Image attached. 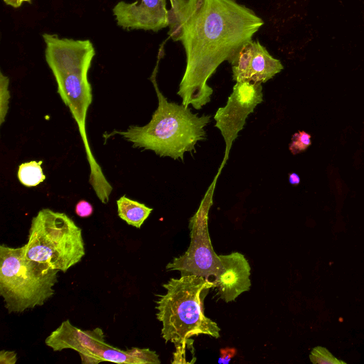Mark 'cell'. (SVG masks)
<instances>
[{"label":"cell","instance_id":"obj_1","mask_svg":"<svg viewBox=\"0 0 364 364\" xmlns=\"http://www.w3.org/2000/svg\"><path fill=\"white\" fill-rule=\"evenodd\" d=\"M263 24L252 9L236 0H205L186 23L181 40L186 56L177 92L182 105L200 109L208 103L213 92L208 79L223 62L230 63Z\"/></svg>","mask_w":364,"mask_h":364},{"label":"cell","instance_id":"obj_2","mask_svg":"<svg viewBox=\"0 0 364 364\" xmlns=\"http://www.w3.org/2000/svg\"><path fill=\"white\" fill-rule=\"evenodd\" d=\"M43 38L46 45V60L55 79L57 92L78 127L90 168V183L105 204L113 188L92 154L86 132L87 112L92 102L87 73L95 55L94 46L89 40L60 38L49 33H43Z\"/></svg>","mask_w":364,"mask_h":364},{"label":"cell","instance_id":"obj_3","mask_svg":"<svg viewBox=\"0 0 364 364\" xmlns=\"http://www.w3.org/2000/svg\"><path fill=\"white\" fill-rule=\"evenodd\" d=\"M151 80L158 97V107L150 122L143 126H130L125 131L107 135L122 136L133 147L151 150L160 156L184 160V153L196 151V145L205 139L204 127L210 116L193 114L188 107L170 102L160 92L155 75Z\"/></svg>","mask_w":364,"mask_h":364},{"label":"cell","instance_id":"obj_4","mask_svg":"<svg viewBox=\"0 0 364 364\" xmlns=\"http://www.w3.org/2000/svg\"><path fill=\"white\" fill-rule=\"evenodd\" d=\"M162 287L166 293L157 295L155 308L166 343L170 341L176 347L200 334L220 337V327L203 313V298L215 287L213 282L195 274L181 275Z\"/></svg>","mask_w":364,"mask_h":364},{"label":"cell","instance_id":"obj_5","mask_svg":"<svg viewBox=\"0 0 364 364\" xmlns=\"http://www.w3.org/2000/svg\"><path fill=\"white\" fill-rule=\"evenodd\" d=\"M59 270L28 258L23 246H0V295L9 314L43 305L54 294Z\"/></svg>","mask_w":364,"mask_h":364},{"label":"cell","instance_id":"obj_6","mask_svg":"<svg viewBox=\"0 0 364 364\" xmlns=\"http://www.w3.org/2000/svg\"><path fill=\"white\" fill-rule=\"evenodd\" d=\"M26 256L50 267L66 272L85 255L82 229L65 213L49 208L32 218Z\"/></svg>","mask_w":364,"mask_h":364},{"label":"cell","instance_id":"obj_7","mask_svg":"<svg viewBox=\"0 0 364 364\" xmlns=\"http://www.w3.org/2000/svg\"><path fill=\"white\" fill-rule=\"evenodd\" d=\"M216 180L214 179L197 213L190 220L191 243L187 251L174 257L166 265L167 270H178L181 275L195 274L207 279L211 276L215 277L219 271L221 261L211 245L208 228V213Z\"/></svg>","mask_w":364,"mask_h":364},{"label":"cell","instance_id":"obj_8","mask_svg":"<svg viewBox=\"0 0 364 364\" xmlns=\"http://www.w3.org/2000/svg\"><path fill=\"white\" fill-rule=\"evenodd\" d=\"M262 100V83L236 82L226 105L218 109L214 119L225 141V151L216 178L225 164L232 142L242 129L247 116Z\"/></svg>","mask_w":364,"mask_h":364},{"label":"cell","instance_id":"obj_9","mask_svg":"<svg viewBox=\"0 0 364 364\" xmlns=\"http://www.w3.org/2000/svg\"><path fill=\"white\" fill-rule=\"evenodd\" d=\"M45 343L54 351L73 349L77 351L83 364L102 362L101 353L109 346L105 341L103 331L100 328L82 331L66 319L45 340Z\"/></svg>","mask_w":364,"mask_h":364},{"label":"cell","instance_id":"obj_10","mask_svg":"<svg viewBox=\"0 0 364 364\" xmlns=\"http://www.w3.org/2000/svg\"><path fill=\"white\" fill-rule=\"evenodd\" d=\"M117 24L126 29L158 31L168 26L166 0L118 2L113 9Z\"/></svg>","mask_w":364,"mask_h":364},{"label":"cell","instance_id":"obj_11","mask_svg":"<svg viewBox=\"0 0 364 364\" xmlns=\"http://www.w3.org/2000/svg\"><path fill=\"white\" fill-rule=\"evenodd\" d=\"M221 267L213 283L217 294L226 303L234 301L242 293L250 290V266L245 256L237 252L219 255Z\"/></svg>","mask_w":364,"mask_h":364},{"label":"cell","instance_id":"obj_12","mask_svg":"<svg viewBox=\"0 0 364 364\" xmlns=\"http://www.w3.org/2000/svg\"><path fill=\"white\" fill-rule=\"evenodd\" d=\"M283 68L281 61L271 55L259 41H253L248 73L249 82H266Z\"/></svg>","mask_w":364,"mask_h":364},{"label":"cell","instance_id":"obj_13","mask_svg":"<svg viewBox=\"0 0 364 364\" xmlns=\"http://www.w3.org/2000/svg\"><path fill=\"white\" fill-rule=\"evenodd\" d=\"M118 216L128 225L140 228L153 210L151 208L125 196L117 200Z\"/></svg>","mask_w":364,"mask_h":364},{"label":"cell","instance_id":"obj_14","mask_svg":"<svg viewBox=\"0 0 364 364\" xmlns=\"http://www.w3.org/2000/svg\"><path fill=\"white\" fill-rule=\"evenodd\" d=\"M171 8L168 10V34L173 41H181L184 28L189 19L187 0H169Z\"/></svg>","mask_w":364,"mask_h":364},{"label":"cell","instance_id":"obj_15","mask_svg":"<svg viewBox=\"0 0 364 364\" xmlns=\"http://www.w3.org/2000/svg\"><path fill=\"white\" fill-rule=\"evenodd\" d=\"M42 161L21 164L18 170L19 181L25 186H36L46 179L41 167Z\"/></svg>","mask_w":364,"mask_h":364},{"label":"cell","instance_id":"obj_16","mask_svg":"<svg viewBox=\"0 0 364 364\" xmlns=\"http://www.w3.org/2000/svg\"><path fill=\"white\" fill-rule=\"evenodd\" d=\"M102 361H109L117 363L136 364L135 360L129 353L128 349L121 350L111 345L102 350L100 355Z\"/></svg>","mask_w":364,"mask_h":364},{"label":"cell","instance_id":"obj_17","mask_svg":"<svg viewBox=\"0 0 364 364\" xmlns=\"http://www.w3.org/2000/svg\"><path fill=\"white\" fill-rule=\"evenodd\" d=\"M309 359L314 364H346L322 346L314 347L310 353Z\"/></svg>","mask_w":364,"mask_h":364},{"label":"cell","instance_id":"obj_18","mask_svg":"<svg viewBox=\"0 0 364 364\" xmlns=\"http://www.w3.org/2000/svg\"><path fill=\"white\" fill-rule=\"evenodd\" d=\"M9 79L7 76L0 73V124L1 125L6 119L9 110V102L11 97L9 90Z\"/></svg>","mask_w":364,"mask_h":364},{"label":"cell","instance_id":"obj_19","mask_svg":"<svg viewBox=\"0 0 364 364\" xmlns=\"http://www.w3.org/2000/svg\"><path fill=\"white\" fill-rule=\"evenodd\" d=\"M128 350L135 360L136 364H159L161 363L159 355L149 348L133 347Z\"/></svg>","mask_w":364,"mask_h":364},{"label":"cell","instance_id":"obj_20","mask_svg":"<svg viewBox=\"0 0 364 364\" xmlns=\"http://www.w3.org/2000/svg\"><path fill=\"white\" fill-rule=\"evenodd\" d=\"M311 136L304 131H299L293 134L289 149L294 155L304 151L311 144Z\"/></svg>","mask_w":364,"mask_h":364},{"label":"cell","instance_id":"obj_21","mask_svg":"<svg viewBox=\"0 0 364 364\" xmlns=\"http://www.w3.org/2000/svg\"><path fill=\"white\" fill-rule=\"evenodd\" d=\"M75 213L80 218H88L93 213V207L87 200H81L75 205Z\"/></svg>","mask_w":364,"mask_h":364},{"label":"cell","instance_id":"obj_22","mask_svg":"<svg viewBox=\"0 0 364 364\" xmlns=\"http://www.w3.org/2000/svg\"><path fill=\"white\" fill-rule=\"evenodd\" d=\"M189 10L188 21L197 15L203 6L205 0H187Z\"/></svg>","mask_w":364,"mask_h":364},{"label":"cell","instance_id":"obj_23","mask_svg":"<svg viewBox=\"0 0 364 364\" xmlns=\"http://www.w3.org/2000/svg\"><path fill=\"white\" fill-rule=\"evenodd\" d=\"M237 350L234 348H224L220 350V355L218 358L219 363L228 364L236 355Z\"/></svg>","mask_w":364,"mask_h":364},{"label":"cell","instance_id":"obj_24","mask_svg":"<svg viewBox=\"0 0 364 364\" xmlns=\"http://www.w3.org/2000/svg\"><path fill=\"white\" fill-rule=\"evenodd\" d=\"M17 361V354L14 351L2 350L0 352L1 364H15Z\"/></svg>","mask_w":364,"mask_h":364},{"label":"cell","instance_id":"obj_25","mask_svg":"<svg viewBox=\"0 0 364 364\" xmlns=\"http://www.w3.org/2000/svg\"><path fill=\"white\" fill-rule=\"evenodd\" d=\"M5 4L14 8H18L23 2L31 3V0H4Z\"/></svg>","mask_w":364,"mask_h":364},{"label":"cell","instance_id":"obj_26","mask_svg":"<svg viewBox=\"0 0 364 364\" xmlns=\"http://www.w3.org/2000/svg\"><path fill=\"white\" fill-rule=\"evenodd\" d=\"M289 182L294 186L298 185L300 183V177L296 173H289Z\"/></svg>","mask_w":364,"mask_h":364}]
</instances>
